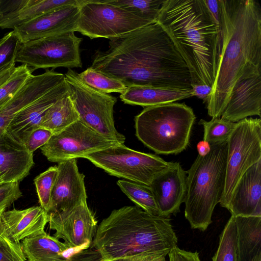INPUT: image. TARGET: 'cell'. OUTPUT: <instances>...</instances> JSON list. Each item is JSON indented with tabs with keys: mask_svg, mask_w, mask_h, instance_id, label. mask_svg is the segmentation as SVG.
I'll list each match as a JSON object with an SVG mask.
<instances>
[{
	"mask_svg": "<svg viewBox=\"0 0 261 261\" xmlns=\"http://www.w3.org/2000/svg\"><path fill=\"white\" fill-rule=\"evenodd\" d=\"M109 40V49L93 56L90 67L96 71L127 87L192 89L188 67L157 22Z\"/></svg>",
	"mask_w": 261,
	"mask_h": 261,
	"instance_id": "6da1fadb",
	"label": "cell"
},
{
	"mask_svg": "<svg viewBox=\"0 0 261 261\" xmlns=\"http://www.w3.org/2000/svg\"><path fill=\"white\" fill-rule=\"evenodd\" d=\"M220 59L206 101L208 115L220 118L237 81L247 72L261 73V7L255 0H219Z\"/></svg>",
	"mask_w": 261,
	"mask_h": 261,
	"instance_id": "7a4b0ae2",
	"label": "cell"
},
{
	"mask_svg": "<svg viewBox=\"0 0 261 261\" xmlns=\"http://www.w3.org/2000/svg\"><path fill=\"white\" fill-rule=\"evenodd\" d=\"M188 67L192 87H212L220 59L219 22L204 0H165L156 20Z\"/></svg>",
	"mask_w": 261,
	"mask_h": 261,
	"instance_id": "3957f363",
	"label": "cell"
},
{
	"mask_svg": "<svg viewBox=\"0 0 261 261\" xmlns=\"http://www.w3.org/2000/svg\"><path fill=\"white\" fill-rule=\"evenodd\" d=\"M170 220L137 206L114 210L97 226L90 248L107 260L146 252H169L177 244Z\"/></svg>",
	"mask_w": 261,
	"mask_h": 261,
	"instance_id": "277c9868",
	"label": "cell"
},
{
	"mask_svg": "<svg viewBox=\"0 0 261 261\" xmlns=\"http://www.w3.org/2000/svg\"><path fill=\"white\" fill-rule=\"evenodd\" d=\"M227 142L211 145L210 152L198 155L187 173L185 216L191 228L205 231L212 222L214 208L224 192Z\"/></svg>",
	"mask_w": 261,
	"mask_h": 261,
	"instance_id": "5b68a950",
	"label": "cell"
},
{
	"mask_svg": "<svg viewBox=\"0 0 261 261\" xmlns=\"http://www.w3.org/2000/svg\"><path fill=\"white\" fill-rule=\"evenodd\" d=\"M195 119L193 109L184 103L145 107L135 117L136 135L158 154H177L188 145Z\"/></svg>",
	"mask_w": 261,
	"mask_h": 261,
	"instance_id": "8992f818",
	"label": "cell"
},
{
	"mask_svg": "<svg viewBox=\"0 0 261 261\" xmlns=\"http://www.w3.org/2000/svg\"><path fill=\"white\" fill-rule=\"evenodd\" d=\"M84 158L111 175L149 186L154 177L176 163L134 150L124 144L91 153Z\"/></svg>",
	"mask_w": 261,
	"mask_h": 261,
	"instance_id": "52a82bcc",
	"label": "cell"
},
{
	"mask_svg": "<svg viewBox=\"0 0 261 261\" xmlns=\"http://www.w3.org/2000/svg\"><path fill=\"white\" fill-rule=\"evenodd\" d=\"M64 75L79 120L100 135L124 144L125 137L117 131L114 123L113 108L116 98L86 85L71 68Z\"/></svg>",
	"mask_w": 261,
	"mask_h": 261,
	"instance_id": "ba28073f",
	"label": "cell"
},
{
	"mask_svg": "<svg viewBox=\"0 0 261 261\" xmlns=\"http://www.w3.org/2000/svg\"><path fill=\"white\" fill-rule=\"evenodd\" d=\"M225 184L220 205L227 208L239 180L261 160V120L245 118L238 122L227 142Z\"/></svg>",
	"mask_w": 261,
	"mask_h": 261,
	"instance_id": "9c48e42d",
	"label": "cell"
},
{
	"mask_svg": "<svg viewBox=\"0 0 261 261\" xmlns=\"http://www.w3.org/2000/svg\"><path fill=\"white\" fill-rule=\"evenodd\" d=\"M152 23L104 0H83L75 32L111 39Z\"/></svg>",
	"mask_w": 261,
	"mask_h": 261,
	"instance_id": "30bf717a",
	"label": "cell"
},
{
	"mask_svg": "<svg viewBox=\"0 0 261 261\" xmlns=\"http://www.w3.org/2000/svg\"><path fill=\"white\" fill-rule=\"evenodd\" d=\"M82 38L67 32L21 44L16 62L35 71L39 68L82 67L80 46Z\"/></svg>",
	"mask_w": 261,
	"mask_h": 261,
	"instance_id": "8fae6325",
	"label": "cell"
},
{
	"mask_svg": "<svg viewBox=\"0 0 261 261\" xmlns=\"http://www.w3.org/2000/svg\"><path fill=\"white\" fill-rule=\"evenodd\" d=\"M119 144H121L100 135L79 120L62 132L53 134L40 149L49 161L59 163L84 158Z\"/></svg>",
	"mask_w": 261,
	"mask_h": 261,
	"instance_id": "7c38bea8",
	"label": "cell"
},
{
	"mask_svg": "<svg viewBox=\"0 0 261 261\" xmlns=\"http://www.w3.org/2000/svg\"><path fill=\"white\" fill-rule=\"evenodd\" d=\"M48 223L49 228L56 231L53 236L63 239L72 254L89 248L97 227L87 202L66 211L49 213Z\"/></svg>",
	"mask_w": 261,
	"mask_h": 261,
	"instance_id": "4fadbf2b",
	"label": "cell"
},
{
	"mask_svg": "<svg viewBox=\"0 0 261 261\" xmlns=\"http://www.w3.org/2000/svg\"><path fill=\"white\" fill-rule=\"evenodd\" d=\"M261 114V74L244 73L236 82L221 118L237 123Z\"/></svg>",
	"mask_w": 261,
	"mask_h": 261,
	"instance_id": "5bb4252c",
	"label": "cell"
},
{
	"mask_svg": "<svg viewBox=\"0 0 261 261\" xmlns=\"http://www.w3.org/2000/svg\"><path fill=\"white\" fill-rule=\"evenodd\" d=\"M57 166L49 213L66 211L87 202L85 176L79 170L76 159L60 162Z\"/></svg>",
	"mask_w": 261,
	"mask_h": 261,
	"instance_id": "9a60e30c",
	"label": "cell"
},
{
	"mask_svg": "<svg viewBox=\"0 0 261 261\" xmlns=\"http://www.w3.org/2000/svg\"><path fill=\"white\" fill-rule=\"evenodd\" d=\"M80 5H67L15 28L21 42H25L58 34L75 32Z\"/></svg>",
	"mask_w": 261,
	"mask_h": 261,
	"instance_id": "2e32d148",
	"label": "cell"
},
{
	"mask_svg": "<svg viewBox=\"0 0 261 261\" xmlns=\"http://www.w3.org/2000/svg\"><path fill=\"white\" fill-rule=\"evenodd\" d=\"M187 173L178 162L152 180L150 187L160 216L169 218L180 212L187 193Z\"/></svg>",
	"mask_w": 261,
	"mask_h": 261,
	"instance_id": "e0dca14e",
	"label": "cell"
},
{
	"mask_svg": "<svg viewBox=\"0 0 261 261\" xmlns=\"http://www.w3.org/2000/svg\"><path fill=\"white\" fill-rule=\"evenodd\" d=\"M69 90L65 78L59 84L20 111L11 121L6 132L24 144L30 134L40 127L47 110Z\"/></svg>",
	"mask_w": 261,
	"mask_h": 261,
	"instance_id": "ac0fdd59",
	"label": "cell"
},
{
	"mask_svg": "<svg viewBox=\"0 0 261 261\" xmlns=\"http://www.w3.org/2000/svg\"><path fill=\"white\" fill-rule=\"evenodd\" d=\"M47 223L48 214L40 206L5 211L0 217V236L20 243L26 238L44 232Z\"/></svg>",
	"mask_w": 261,
	"mask_h": 261,
	"instance_id": "d6986e66",
	"label": "cell"
},
{
	"mask_svg": "<svg viewBox=\"0 0 261 261\" xmlns=\"http://www.w3.org/2000/svg\"><path fill=\"white\" fill-rule=\"evenodd\" d=\"M227 209L235 216H261V160L239 180Z\"/></svg>",
	"mask_w": 261,
	"mask_h": 261,
	"instance_id": "ffe728a7",
	"label": "cell"
},
{
	"mask_svg": "<svg viewBox=\"0 0 261 261\" xmlns=\"http://www.w3.org/2000/svg\"><path fill=\"white\" fill-rule=\"evenodd\" d=\"M56 85V80L48 71L32 74L15 95L0 108V137L20 111Z\"/></svg>",
	"mask_w": 261,
	"mask_h": 261,
	"instance_id": "44dd1931",
	"label": "cell"
},
{
	"mask_svg": "<svg viewBox=\"0 0 261 261\" xmlns=\"http://www.w3.org/2000/svg\"><path fill=\"white\" fill-rule=\"evenodd\" d=\"M34 164L33 153L6 131L0 137V173L4 182H19Z\"/></svg>",
	"mask_w": 261,
	"mask_h": 261,
	"instance_id": "7402d4cb",
	"label": "cell"
},
{
	"mask_svg": "<svg viewBox=\"0 0 261 261\" xmlns=\"http://www.w3.org/2000/svg\"><path fill=\"white\" fill-rule=\"evenodd\" d=\"M193 96L192 89L132 86L120 95L125 103L148 107L174 102Z\"/></svg>",
	"mask_w": 261,
	"mask_h": 261,
	"instance_id": "603a6c76",
	"label": "cell"
},
{
	"mask_svg": "<svg viewBox=\"0 0 261 261\" xmlns=\"http://www.w3.org/2000/svg\"><path fill=\"white\" fill-rule=\"evenodd\" d=\"M238 261H261V216H235Z\"/></svg>",
	"mask_w": 261,
	"mask_h": 261,
	"instance_id": "cb8c5ba5",
	"label": "cell"
},
{
	"mask_svg": "<svg viewBox=\"0 0 261 261\" xmlns=\"http://www.w3.org/2000/svg\"><path fill=\"white\" fill-rule=\"evenodd\" d=\"M22 248L27 261H67L64 253L69 249L64 242L45 231L22 240Z\"/></svg>",
	"mask_w": 261,
	"mask_h": 261,
	"instance_id": "d4e9b609",
	"label": "cell"
},
{
	"mask_svg": "<svg viewBox=\"0 0 261 261\" xmlns=\"http://www.w3.org/2000/svg\"><path fill=\"white\" fill-rule=\"evenodd\" d=\"M83 0H28L20 9L0 15V28L13 29L67 5H79Z\"/></svg>",
	"mask_w": 261,
	"mask_h": 261,
	"instance_id": "484cf974",
	"label": "cell"
},
{
	"mask_svg": "<svg viewBox=\"0 0 261 261\" xmlns=\"http://www.w3.org/2000/svg\"><path fill=\"white\" fill-rule=\"evenodd\" d=\"M79 120V115L70 98L69 90L47 110L40 127L56 134Z\"/></svg>",
	"mask_w": 261,
	"mask_h": 261,
	"instance_id": "4316f807",
	"label": "cell"
},
{
	"mask_svg": "<svg viewBox=\"0 0 261 261\" xmlns=\"http://www.w3.org/2000/svg\"><path fill=\"white\" fill-rule=\"evenodd\" d=\"M117 184L137 206L151 215L160 216L158 207L149 186L125 179L118 180Z\"/></svg>",
	"mask_w": 261,
	"mask_h": 261,
	"instance_id": "83f0119b",
	"label": "cell"
},
{
	"mask_svg": "<svg viewBox=\"0 0 261 261\" xmlns=\"http://www.w3.org/2000/svg\"><path fill=\"white\" fill-rule=\"evenodd\" d=\"M165 0H104L151 23L156 22Z\"/></svg>",
	"mask_w": 261,
	"mask_h": 261,
	"instance_id": "f1b7e54d",
	"label": "cell"
},
{
	"mask_svg": "<svg viewBox=\"0 0 261 261\" xmlns=\"http://www.w3.org/2000/svg\"><path fill=\"white\" fill-rule=\"evenodd\" d=\"M212 261H238L237 232L233 215H231L220 235Z\"/></svg>",
	"mask_w": 261,
	"mask_h": 261,
	"instance_id": "f546056e",
	"label": "cell"
},
{
	"mask_svg": "<svg viewBox=\"0 0 261 261\" xmlns=\"http://www.w3.org/2000/svg\"><path fill=\"white\" fill-rule=\"evenodd\" d=\"M77 76L86 85L103 93L118 92L122 94L127 88L121 81L110 77L91 67L80 73H77Z\"/></svg>",
	"mask_w": 261,
	"mask_h": 261,
	"instance_id": "4dcf8cb0",
	"label": "cell"
},
{
	"mask_svg": "<svg viewBox=\"0 0 261 261\" xmlns=\"http://www.w3.org/2000/svg\"><path fill=\"white\" fill-rule=\"evenodd\" d=\"M34 70L25 64L14 70L0 83V108L8 102L32 75Z\"/></svg>",
	"mask_w": 261,
	"mask_h": 261,
	"instance_id": "1f68e13d",
	"label": "cell"
},
{
	"mask_svg": "<svg viewBox=\"0 0 261 261\" xmlns=\"http://www.w3.org/2000/svg\"><path fill=\"white\" fill-rule=\"evenodd\" d=\"M199 124L203 127V140L212 145L227 142L237 123L220 117L209 121L201 119Z\"/></svg>",
	"mask_w": 261,
	"mask_h": 261,
	"instance_id": "d6a6232c",
	"label": "cell"
},
{
	"mask_svg": "<svg viewBox=\"0 0 261 261\" xmlns=\"http://www.w3.org/2000/svg\"><path fill=\"white\" fill-rule=\"evenodd\" d=\"M57 174V166H51L40 173L34 179L40 206L48 214L49 212L51 194Z\"/></svg>",
	"mask_w": 261,
	"mask_h": 261,
	"instance_id": "836d02e7",
	"label": "cell"
},
{
	"mask_svg": "<svg viewBox=\"0 0 261 261\" xmlns=\"http://www.w3.org/2000/svg\"><path fill=\"white\" fill-rule=\"evenodd\" d=\"M22 43L14 30L0 40V72L16 67V57Z\"/></svg>",
	"mask_w": 261,
	"mask_h": 261,
	"instance_id": "e575fe53",
	"label": "cell"
},
{
	"mask_svg": "<svg viewBox=\"0 0 261 261\" xmlns=\"http://www.w3.org/2000/svg\"><path fill=\"white\" fill-rule=\"evenodd\" d=\"M0 261H27L20 243L0 236Z\"/></svg>",
	"mask_w": 261,
	"mask_h": 261,
	"instance_id": "d590c367",
	"label": "cell"
},
{
	"mask_svg": "<svg viewBox=\"0 0 261 261\" xmlns=\"http://www.w3.org/2000/svg\"><path fill=\"white\" fill-rule=\"evenodd\" d=\"M19 182L0 183V209L10 206L22 196Z\"/></svg>",
	"mask_w": 261,
	"mask_h": 261,
	"instance_id": "8d00e7d4",
	"label": "cell"
},
{
	"mask_svg": "<svg viewBox=\"0 0 261 261\" xmlns=\"http://www.w3.org/2000/svg\"><path fill=\"white\" fill-rule=\"evenodd\" d=\"M53 134L48 129L39 127L34 130L29 136L24 145L32 153L45 145Z\"/></svg>",
	"mask_w": 261,
	"mask_h": 261,
	"instance_id": "74e56055",
	"label": "cell"
},
{
	"mask_svg": "<svg viewBox=\"0 0 261 261\" xmlns=\"http://www.w3.org/2000/svg\"><path fill=\"white\" fill-rule=\"evenodd\" d=\"M168 253L167 252H146L114 258L109 261H166V257Z\"/></svg>",
	"mask_w": 261,
	"mask_h": 261,
	"instance_id": "f35d334b",
	"label": "cell"
},
{
	"mask_svg": "<svg viewBox=\"0 0 261 261\" xmlns=\"http://www.w3.org/2000/svg\"><path fill=\"white\" fill-rule=\"evenodd\" d=\"M168 261H201L199 253L192 252L175 246L168 254Z\"/></svg>",
	"mask_w": 261,
	"mask_h": 261,
	"instance_id": "ab89813d",
	"label": "cell"
},
{
	"mask_svg": "<svg viewBox=\"0 0 261 261\" xmlns=\"http://www.w3.org/2000/svg\"><path fill=\"white\" fill-rule=\"evenodd\" d=\"M81 250L72 255L67 261H96L100 258V255L92 249Z\"/></svg>",
	"mask_w": 261,
	"mask_h": 261,
	"instance_id": "60d3db41",
	"label": "cell"
},
{
	"mask_svg": "<svg viewBox=\"0 0 261 261\" xmlns=\"http://www.w3.org/2000/svg\"><path fill=\"white\" fill-rule=\"evenodd\" d=\"M212 87L207 85H195L192 86L193 96L203 100V103L212 91Z\"/></svg>",
	"mask_w": 261,
	"mask_h": 261,
	"instance_id": "b9f144b4",
	"label": "cell"
},
{
	"mask_svg": "<svg viewBox=\"0 0 261 261\" xmlns=\"http://www.w3.org/2000/svg\"><path fill=\"white\" fill-rule=\"evenodd\" d=\"M197 149L198 155L204 156L207 155L211 150V145L206 141L202 140L197 144Z\"/></svg>",
	"mask_w": 261,
	"mask_h": 261,
	"instance_id": "7bdbcfd3",
	"label": "cell"
},
{
	"mask_svg": "<svg viewBox=\"0 0 261 261\" xmlns=\"http://www.w3.org/2000/svg\"><path fill=\"white\" fill-rule=\"evenodd\" d=\"M4 182L2 175L0 173V183Z\"/></svg>",
	"mask_w": 261,
	"mask_h": 261,
	"instance_id": "ee69618b",
	"label": "cell"
},
{
	"mask_svg": "<svg viewBox=\"0 0 261 261\" xmlns=\"http://www.w3.org/2000/svg\"><path fill=\"white\" fill-rule=\"evenodd\" d=\"M5 210H6L5 208L0 209V217H1V214H2V213L3 212H4Z\"/></svg>",
	"mask_w": 261,
	"mask_h": 261,
	"instance_id": "f6af8a7d",
	"label": "cell"
},
{
	"mask_svg": "<svg viewBox=\"0 0 261 261\" xmlns=\"http://www.w3.org/2000/svg\"><path fill=\"white\" fill-rule=\"evenodd\" d=\"M96 261H109V260L101 259V257H100V258H98V259H97Z\"/></svg>",
	"mask_w": 261,
	"mask_h": 261,
	"instance_id": "bcb514c9",
	"label": "cell"
},
{
	"mask_svg": "<svg viewBox=\"0 0 261 261\" xmlns=\"http://www.w3.org/2000/svg\"></svg>",
	"mask_w": 261,
	"mask_h": 261,
	"instance_id": "7dc6e473",
	"label": "cell"
}]
</instances>
